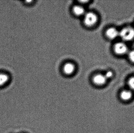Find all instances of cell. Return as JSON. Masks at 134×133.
<instances>
[{
	"label": "cell",
	"mask_w": 134,
	"mask_h": 133,
	"mask_svg": "<svg viewBox=\"0 0 134 133\" xmlns=\"http://www.w3.org/2000/svg\"><path fill=\"white\" fill-rule=\"evenodd\" d=\"M119 36L123 40L131 41L134 39V29L131 27H127L119 31Z\"/></svg>",
	"instance_id": "1"
},
{
	"label": "cell",
	"mask_w": 134,
	"mask_h": 133,
	"mask_svg": "<svg viewBox=\"0 0 134 133\" xmlns=\"http://www.w3.org/2000/svg\"><path fill=\"white\" fill-rule=\"evenodd\" d=\"M98 20L97 15L93 12H86L83 16V23L86 26L91 27L94 26Z\"/></svg>",
	"instance_id": "2"
},
{
	"label": "cell",
	"mask_w": 134,
	"mask_h": 133,
	"mask_svg": "<svg viewBox=\"0 0 134 133\" xmlns=\"http://www.w3.org/2000/svg\"><path fill=\"white\" fill-rule=\"evenodd\" d=\"M113 49L115 54L119 55H123L127 54L129 52L126 45L122 42L116 43L114 45Z\"/></svg>",
	"instance_id": "3"
},
{
	"label": "cell",
	"mask_w": 134,
	"mask_h": 133,
	"mask_svg": "<svg viewBox=\"0 0 134 133\" xmlns=\"http://www.w3.org/2000/svg\"><path fill=\"white\" fill-rule=\"evenodd\" d=\"M104 75L102 74H97L93 76L92 79L93 84L98 87L104 86L106 84L107 81Z\"/></svg>",
	"instance_id": "4"
},
{
	"label": "cell",
	"mask_w": 134,
	"mask_h": 133,
	"mask_svg": "<svg viewBox=\"0 0 134 133\" xmlns=\"http://www.w3.org/2000/svg\"><path fill=\"white\" fill-rule=\"evenodd\" d=\"M105 35L108 39L113 40L119 36V31L114 27L109 28L105 32Z\"/></svg>",
	"instance_id": "5"
},
{
	"label": "cell",
	"mask_w": 134,
	"mask_h": 133,
	"mask_svg": "<svg viewBox=\"0 0 134 133\" xmlns=\"http://www.w3.org/2000/svg\"><path fill=\"white\" fill-rule=\"evenodd\" d=\"M75 70V66L71 62H67L64 64L63 68L64 73L66 75H71Z\"/></svg>",
	"instance_id": "6"
},
{
	"label": "cell",
	"mask_w": 134,
	"mask_h": 133,
	"mask_svg": "<svg viewBox=\"0 0 134 133\" xmlns=\"http://www.w3.org/2000/svg\"><path fill=\"white\" fill-rule=\"evenodd\" d=\"M72 12L73 13L77 16H83L86 14L85 8L81 5H76L72 8Z\"/></svg>",
	"instance_id": "7"
},
{
	"label": "cell",
	"mask_w": 134,
	"mask_h": 133,
	"mask_svg": "<svg viewBox=\"0 0 134 133\" xmlns=\"http://www.w3.org/2000/svg\"><path fill=\"white\" fill-rule=\"evenodd\" d=\"M120 98L124 101L130 100L132 97V93L130 90H124L120 94Z\"/></svg>",
	"instance_id": "8"
},
{
	"label": "cell",
	"mask_w": 134,
	"mask_h": 133,
	"mask_svg": "<svg viewBox=\"0 0 134 133\" xmlns=\"http://www.w3.org/2000/svg\"><path fill=\"white\" fill-rule=\"evenodd\" d=\"M9 80L8 75L4 73H0V87L3 86L8 83Z\"/></svg>",
	"instance_id": "9"
},
{
	"label": "cell",
	"mask_w": 134,
	"mask_h": 133,
	"mask_svg": "<svg viewBox=\"0 0 134 133\" xmlns=\"http://www.w3.org/2000/svg\"><path fill=\"white\" fill-rule=\"evenodd\" d=\"M128 85L131 90L134 91V77L129 79L128 81Z\"/></svg>",
	"instance_id": "10"
},
{
	"label": "cell",
	"mask_w": 134,
	"mask_h": 133,
	"mask_svg": "<svg viewBox=\"0 0 134 133\" xmlns=\"http://www.w3.org/2000/svg\"><path fill=\"white\" fill-rule=\"evenodd\" d=\"M127 54L130 61L134 63V50H132L128 52Z\"/></svg>",
	"instance_id": "11"
},
{
	"label": "cell",
	"mask_w": 134,
	"mask_h": 133,
	"mask_svg": "<svg viewBox=\"0 0 134 133\" xmlns=\"http://www.w3.org/2000/svg\"><path fill=\"white\" fill-rule=\"evenodd\" d=\"M104 75L105 76V77L107 80L109 79L112 78L113 75H113L114 74H113V72L112 71H110V70L107 71L105 73V74H104Z\"/></svg>",
	"instance_id": "12"
}]
</instances>
